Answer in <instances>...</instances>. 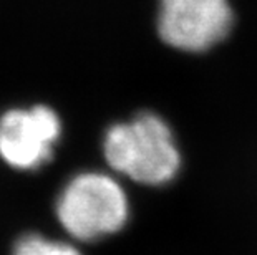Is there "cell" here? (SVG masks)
I'll return each instance as SVG.
<instances>
[{
    "instance_id": "obj_2",
    "label": "cell",
    "mask_w": 257,
    "mask_h": 255,
    "mask_svg": "<svg viewBox=\"0 0 257 255\" xmlns=\"http://www.w3.org/2000/svg\"><path fill=\"white\" fill-rule=\"evenodd\" d=\"M60 224L73 238L95 240L121 230L130 217L126 192L111 176L81 172L70 179L57 200Z\"/></svg>"
},
{
    "instance_id": "obj_5",
    "label": "cell",
    "mask_w": 257,
    "mask_h": 255,
    "mask_svg": "<svg viewBox=\"0 0 257 255\" xmlns=\"http://www.w3.org/2000/svg\"><path fill=\"white\" fill-rule=\"evenodd\" d=\"M47 247L48 238L38 234H27L14 245L12 255H47Z\"/></svg>"
},
{
    "instance_id": "obj_3",
    "label": "cell",
    "mask_w": 257,
    "mask_h": 255,
    "mask_svg": "<svg viewBox=\"0 0 257 255\" xmlns=\"http://www.w3.org/2000/svg\"><path fill=\"white\" fill-rule=\"evenodd\" d=\"M234 24L229 0H160L158 34L183 52H206L227 37Z\"/></svg>"
},
{
    "instance_id": "obj_4",
    "label": "cell",
    "mask_w": 257,
    "mask_h": 255,
    "mask_svg": "<svg viewBox=\"0 0 257 255\" xmlns=\"http://www.w3.org/2000/svg\"><path fill=\"white\" fill-rule=\"evenodd\" d=\"M60 136L62 121L52 108H14L0 116V157L14 169H38L52 159Z\"/></svg>"
},
{
    "instance_id": "obj_6",
    "label": "cell",
    "mask_w": 257,
    "mask_h": 255,
    "mask_svg": "<svg viewBox=\"0 0 257 255\" xmlns=\"http://www.w3.org/2000/svg\"><path fill=\"white\" fill-rule=\"evenodd\" d=\"M47 255H81V253L73 245H70V243L48 240Z\"/></svg>"
},
{
    "instance_id": "obj_1",
    "label": "cell",
    "mask_w": 257,
    "mask_h": 255,
    "mask_svg": "<svg viewBox=\"0 0 257 255\" xmlns=\"http://www.w3.org/2000/svg\"><path fill=\"white\" fill-rule=\"evenodd\" d=\"M103 153L113 171L148 186L168 184L181 167L171 128L155 113L113 124L103 139Z\"/></svg>"
}]
</instances>
